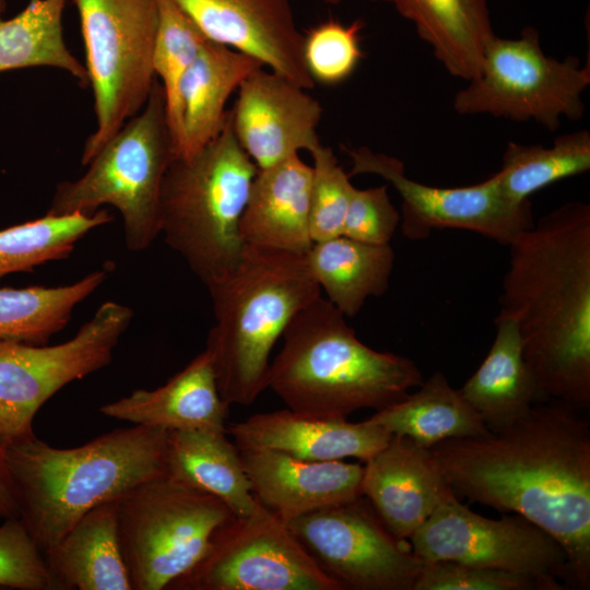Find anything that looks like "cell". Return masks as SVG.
<instances>
[{
  "label": "cell",
  "mask_w": 590,
  "mask_h": 590,
  "mask_svg": "<svg viewBox=\"0 0 590 590\" xmlns=\"http://www.w3.org/2000/svg\"><path fill=\"white\" fill-rule=\"evenodd\" d=\"M558 400L499 432L430 448L455 494L520 515L567 556L568 583L590 588V423Z\"/></svg>",
  "instance_id": "6da1fadb"
},
{
  "label": "cell",
  "mask_w": 590,
  "mask_h": 590,
  "mask_svg": "<svg viewBox=\"0 0 590 590\" xmlns=\"http://www.w3.org/2000/svg\"><path fill=\"white\" fill-rule=\"evenodd\" d=\"M499 298L547 400L590 408V205L567 202L510 246Z\"/></svg>",
  "instance_id": "7a4b0ae2"
},
{
  "label": "cell",
  "mask_w": 590,
  "mask_h": 590,
  "mask_svg": "<svg viewBox=\"0 0 590 590\" xmlns=\"http://www.w3.org/2000/svg\"><path fill=\"white\" fill-rule=\"evenodd\" d=\"M166 429L117 428L74 448L33 435L4 447L19 517L45 554L92 508L166 474Z\"/></svg>",
  "instance_id": "3957f363"
},
{
  "label": "cell",
  "mask_w": 590,
  "mask_h": 590,
  "mask_svg": "<svg viewBox=\"0 0 590 590\" xmlns=\"http://www.w3.org/2000/svg\"><path fill=\"white\" fill-rule=\"evenodd\" d=\"M344 317L320 295L285 329L270 363L268 388L290 410L342 420L361 409L381 410L422 385L412 359L367 346Z\"/></svg>",
  "instance_id": "277c9868"
},
{
  "label": "cell",
  "mask_w": 590,
  "mask_h": 590,
  "mask_svg": "<svg viewBox=\"0 0 590 590\" xmlns=\"http://www.w3.org/2000/svg\"><path fill=\"white\" fill-rule=\"evenodd\" d=\"M208 290L215 322L204 351L220 394L228 405H250L268 388L275 342L321 290L306 255L246 244L235 269Z\"/></svg>",
  "instance_id": "5b68a950"
},
{
  "label": "cell",
  "mask_w": 590,
  "mask_h": 590,
  "mask_svg": "<svg viewBox=\"0 0 590 590\" xmlns=\"http://www.w3.org/2000/svg\"><path fill=\"white\" fill-rule=\"evenodd\" d=\"M257 165L227 120L216 138L191 157L175 156L161 189V234L206 285L238 264L244 213Z\"/></svg>",
  "instance_id": "8992f818"
},
{
  "label": "cell",
  "mask_w": 590,
  "mask_h": 590,
  "mask_svg": "<svg viewBox=\"0 0 590 590\" xmlns=\"http://www.w3.org/2000/svg\"><path fill=\"white\" fill-rule=\"evenodd\" d=\"M175 156L156 78L144 107L99 149L85 174L57 185L47 213L59 216L114 206L123 221L126 247L143 251L161 234V189Z\"/></svg>",
  "instance_id": "52a82bcc"
},
{
  "label": "cell",
  "mask_w": 590,
  "mask_h": 590,
  "mask_svg": "<svg viewBox=\"0 0 590 590\" xmlns=\"http://www.w3.org/2000/svg\"><path fill=\"white\" fill-rule=\"evenodd\" d=\"M118 535L132 590H166L209 551L233 515L217 497L165 474L116 498Z\"/></svg>",
  "instance_id": "ba28073f"
},
{
  "label": "cell",
  "mask_w": 590,
  "mask_h": 590,
  "mask_svg": "<svg viewBox=\"0 0 590 590\" xmlns=\"http://www.w3.org/2000/svg\"><path fill=\"white\" fill-rule=\"evenodd\" d=\"M94 96L96 128L86 139L81 163L145 105L156 75L153 67L158 0H73Z\"/></svg>",
  "instance_id": "9c48e42d"
},
{
  "label": "cell",
  "mask_w": 590,
  "mask_h": 590,
  "mask_svg": "<svg viewBox=\"0 0 590 590\" xmlns=\"http://www.w3.org/2000/svg\"><path fill=\"white\" fill-rule=\"evenodd\" d=\"M453 97L460 115L487 114L514 121H535L555 131L562 118L585 114L582 93L590 85V62L544 54L539 32L524 27L518 38L494 36L479 74Z\"/></svg>",
  "instance_id": "30bf717a"
},
{
  "label": "cell",
  "mask_w": 590,
  "mask_h": 590,
  "mask_svg": "<svg viewBox=\"0 0 590 590\" xmlns=\"http://www.w3.org/2000/svg\"><path fill=\"white\" fill-rule=\"evenodd\" d=\"M133 316L108 300L63 343L0 340V450L35 435L36 413L61 388L110 364Z\"/></svg>",
  "instance_id": "8fae6325"
},
{
  "label": "cell",
  "mask_w": 590,
  "mask_h": 590,
  "mask_svg": "<svg viewBox=\"0 0 590 590\" xmlns=\"http://www.w3.org/2000/svg\"><path fill=\"white\" fill-rule=\"evenodd\" d=\"M166 590H341L287 523L258 502L214 533L206 554Z\"/></svg>",
  "instance_id": "7c38bea8"
},
{
  "label": "cell",
  "mask_w": 590,
  "mask_h": 590,
  "mask_svg": "<svg viewBox=\"0 0 590 590\" xmlns=\"http://www.w3.org/2000/svg\"><path fill=\"white\" fill-rule=\"evenodd\" d=\"M320 570L341 590H413L423 562L394 536L365 496L287 522Z\"/></svg>",
  "instance_id": "4fadbf2b"
},
{
  "label": "cell",
  "mask_w": 590,
  "mask_h": 590,
  "mask_svg": "<svg viewBox=\"0 0 590 590\" xmlns=\"http://www.w3.org/2000/svg\"><path fill=\"white\" fill-rule=\"evenodd\" d=\"M423 562L447 560L532 576L555 590L568 583L563 546L527 518L488 519L456 495L441 503L410 539Z\"/></svg>",
  "instance_id": "5bb4252c"
},
{
  "label": "cell",
  "mask_w": 590,
  "mask_h": 590,
  "mask_svg": "<svg viewBox=\"0 0 590 590\" xmlns=\"http://www.w3.org/2000/svg\"><path fill=\"white\" fill-rule=\"evenodd\" d=\"M345 151L352 160L350 177L376 175L399 193L401 229L409 239L426 238L434 229L458 228L510 246L535 223L530 200H509L495 174L472 186L433 187L409 178L403 162L394 156L367 146Z\"/></svg>",
  "instance_id": "9a60e30c"
},
{
  "label": "cell",
  "mask_w": 590,
  "mask_h": 590,
  "mask_svg": "<svg viewBox=\"0 0 590 590\" xmlns=\"http://www.w3.org/2000/svg\"><path fill=\"white\" fill-rule=\"evenodd\" d=\"M308 90L264 67L250 73L229 109L232 130L258 169L320 144L322 107Z\"/></svg>",
  "instance_id": "2e32d148"
},
{
  "label": "cell",
  "mask_w": 590,
  "mask_h": 590,
  "mask_svg": "<svg viewBox=\"0 0 590 590\" xmlns=\"http://www.w3.org/2000/svg\"><path fill=\"white\" fill-rule=\"evenodd\" d=\"M204 36L259 60L306 90L304 34L288 0H174Z\"/></svg>",
  "instance_id": "e0dca14e"
},
{
  "label": "cell",
  "mask_w": 590,
  "mask_h": 590,
  "mask_svg": "<svg viewBox=\"0 0 590 590\" xmlns=\"http://www.w3.org/2000/svg\"><path fill=\"white\" fill-rule=\"evenodd\" d=\"M363 467L362 495L401 540H410L441 503L456 495L430 448L406 436L392 435Z\"/></svg>",
  "instance_id": "ac0fdd59"
},
{
  "label": "cell",
  "mask_w": 590,
  "mask_h": 590,
  "mask_svg": "<svg viewBox=\"0 0 590 590\" xmlns=\"http://www.w3.org/2000/svg\"><path fill=\"white\" fill-rule=\"evenodd\" d=\"M255 498L286 523L362 496L364 467L342 460L307 461L264 450H239Z\"/></svg>",
  "instance_id": "d6986e66"
},
{
  "label": "cell",
  "mask_w": 590,
  "mask_h": 590,
  "mask_svg": "<svg viewBox=\"0 0 590 590\" xmlns=\"http://www.w3.org/2000/svg\"><path fill=\"white\" fill-rule=\"evenodd\" d=\"M226 430L239 450H272L307 461L356 458L365 462L392 437L366 420L351 423L346 418H317L288 408L255 414Z\"/></svg>",
  "instance_id": "ffe728a7"
},
{
  "label": "cell",
  "mask_w": 590,
  "mask_h": 590,
  "mask_svg": "<svg viewBox=\"0 0 590 590\" xmlns=\"http://www.w3.org/2000/svg\"><path fill=\"white\" fill-rule=\"evenodd\" d=\"M229 406L221 397L209 354H198L165 385L137 389L99 412L110 418L166 430H226Z\"/></svg>",
  "instance_id": "44dd1931"
},
{
  "label": "cell",
  "mask_w": 590,
  "mask_h": 590,
  "mask_svg": "<svg viewBox=\"0 0 590 590\" xmlns=\"http://www.w3.org/2000/svg\"><path fill=\"white\" fill-rule=\"evenodd\" d=\"M311 173L298 154L258 169L240 220L246 245L297 255L310 250Z\"/></svg>",
  "instance_id": "7402d4cb"
},
{
  "label": "cell",
  "mask_w": 590,
  "mask_h": 590,
  "mask_svg": "<svg viewBox=\"0 0 590 590\" xmlns=\"http://www.w3.org/2000/svg\"><path fill=\"white\" fill-rule=\"evenodd\" d=\"M494 342L476 371L459 389L489 432H499L547 399L522 351L518 324L498 314Z\"/></svg>",
  "instance_id": "603a6c76"
},
{
  "label": "cell",
  "mask_w": 590,
  "mask_h": 590,
  "mask_svg": "<svg viewBox=\"0 0 590 590\" xmlns=\"http://www.w3.org/2000/svg\"><path fill=\"white\" fill-rule=\"evenodd\" d=\"M44 555L55 590H132L116 499L88 510Z\"/></svg>",
  "instance_id": "cb8c5ba5"
},
{
  "label": "cell",
  "mask_w": 590,
  "mask_h": 590,
  "mask_svg": "<svg viewBox=\"0 0 590 590\" xmlns=\"http://www.w3.org/2000/svg\"><path fill=\"white\" fill-rule=\"evenodd\" d=\"M263 64L238 50L208 40L186 72L179 90L181 141L178 157H191L224 128L229 96Z\"/></svg>",
  "instance_id": "d4e9b609"
},
{
  "label": "cell",
  "mask_w": 590,
  "mask_h": 590,
  "mask_svg": "<svg viewBox=\"0 0 590 590\" xmlns=\"http://www.w3.org/2000/svg\"><path fill=\"white\" fill-rule=\"evenodd\" d=\"M411 21L435 58L456 78L474 79L495 36L487 0H381Z\"/></svg>",
  "instance_id": "484cf974"
},
{
  "label": "cell",
  "mask_w": 590,
  "mask_h": 590,
  "mask_svg": "<svg viewBox=\"0 0 590 590\" xmlns=\"http://www.w3.org/2000/svg\"><path fill=\"white\" fill-rule=\"evenodd\" d=\"M166 474L221 499L236 517L251 514L255 498L240 451L226 430H168Z\"/></svg>",
  "instance_id": "4316f807"
},
{
  "label": "cell",
  "mask_w": 590,
  "mask_h": 590,
  "mask_svg": "<svg viewBox=\"0 0 590 590\" xmlns=\"http://www.w3.org/2000/svg\"><path fill=\"white\" fill-rule=\"evenodd\" d=\"M366 421L426 448L448 439L479 437L489 432L459 389H453L439 371L423 381L417 391L376 411Z\"/></svg>",
  "instance_id": "83f0119b"
},
{
  "label": "cell",
  "mask_w": 590,
  "mask_h": 590,
  "mask_svg": "<svg viewBox=\"0 0 590 590\" xmlns=\"http://www.w3.org/2000/svg\"><path fill=\"white\" fill-rule=\"evenodd\" d=\"M306 260L328 300L345 317H353L367 298L387 291L394 251L390 244L371 245L340 235L314 243Z\"/></svg>",
  "instance_id": "f1b7e54d"
},
{
  "label": "cell",
  "mask_w": 590,
  "mask_h": 590,
  "mask_svg": "<svg viewBox=\"0 0 590 590\" xmlns=\"http://www.w3.org/2000/svg\"><path fill=\"white\" fill-rule=\"evenodd\" d=\"M67 0H28L16 15L5 19L0 0V72L52 67L69 72L82 86L88 84L83 66L66 45L62 15Z\"/></svg>",
  "instance_id": "f546056e"
},
{
  "label": "cell",
  "mask_w": 590,
  "mask_h": 590,
  "mask_svg": "<svg viewBox=\"0 0 590 590\" xmlns=\"http://www.w3.org/2000/svg\"><path fill=\"white\" fill-rule=\"evenodd\" d=\"M107 272L102 268L61 286L0 288V340L47 344L69 323L75 306L103 284Z\"/></svg>",
  "instance_id": "4dcf8cb0"
},
{
  "label": "cell",
  "mask_w": 590,
  "mask_h": 590,
  "mask_svg": "<svg viewBox=\"0 0 590 590\" xmlns=\"http://www.w3.org/2000/svg\"><path fill=\"white\" fill-rule=\"evenodd\" d=\"M590 169V133H564L551 148L508 142L495 173L502 192L514 202L529 200L538 190Z\"/></svg>",
  "instance_id": "1f68e13d"
},
{
  "label": "cell",
  "mask_w": 590,
  "mask_h": 590,
  "mask_svg": "<svg viewBox=\"0 0 590 590\" xmlns=\"http://www.w3.org/2000/svg\"><path fill=\"white\" fill-rule=\"evenodd\" d=\"M113 221L105 209L91 213L51 215L0 231V279L36 266L67 259L91 231Z\"/></svg>",
  "instance_id": "d6a6232c"
},
{
  "label": "cell",
  "mask_w": 590,
  "mask_h": 590,
  "mask_svg": "<svg viewBox=\"0 0 590 590\" xmlns=\"http://www.w3.org/2000/svg\"><path fill=\"white\" fill-rule=\"evenodd\" d=\"M158 12L153 67L164 92L167 123L177 156L181 141L180 84L209 39L174 0H158Z\"/></svg>",
  "instance_id": "836d02e7"
},
{
  "label": "cell",
  "mask_w": 590,
  "mask_h": 590,
  "mask_svg": "<svg viewBox=\"0 0 590 590\" xmlns=\"http://www.w3.org/2000/svg\"><path fill=\"white\" fill-rule=\"evenodd\" d=\"M363 27L361 20L344 25L328 19L304 34L303 60L314 83L337 85L354 73L364 58L359 36Z\"/></svg>",
  "instance_id": "e575fe53"
},
{
  "label": "cell",
  "mask_w": 590,
  "mask_h": 590,
  "mask_svg": "<svg viewBox=\"0 0 590 590\" xmlns=\"http://www.w3.org/2000/svg\"><path fill=\"white\" fill-rule=\"evenodd\" d=\"M309 153L312 157L309 226L316 243L342 235L354 186L332 149L320 143Z\"/></svg>",
  "instance_id": "d590c367"
},
{
  "label": "cell",
  "mask_w": 590,
  "mask_h": 590,
  "mask_svg": "<svg viewBox=\"0 0 590 590\" xmlns=\"http://www.w3.org/2000/svg\"><path fill=\"white\" fill-rule=\"evenodd\" d=\"M0 587L55 590L45 555L20 518L0 526Z\"/></svg>",
  "instance_id": "8d00e7d4"
},
{
  "label": "cell",
  "mask_w": 590,
  "mask_h": 590,
  "mask_svg": "<svg viewBox=\"0 0 590 590\" xmlns=\"http://www.w3.org/2000/svg\"><path fill=\"white\" fill-rule=\"evenodd\" d=\"M413 590H555V588L528 575L436 560L423 563Z\"/></svg>",
  "instance_id": "74e56055"
},
{
  "label": "cell",
  "mask_w": 590,
  "mask_h": 590,
  "mask_svg": "<svg viewBox=\"0 0 590 590\" xmlns=\"http://www.w3.org/2000/svg\"><path fill=\"white\" fill-rule=\"evenodd\" d=\"M399 224L400 212L392 204L386 185L366 189L354 187L343 236L371 245H388Z\"/></svg>",
  "instance_id": "f35d334b"
},
{
  "label": "cell",
  "mask_w": 590,
  "mask_h": 590,
  "mask_svg": "<svg viewBox=\"0 0 590 590\" xmlns=\"http://www.w3.org/2000/svg\"><path fill=\"white\" fill-rule=\"evenodd\" d=\"M20 518L12 484L0 450V519Z\"/></svg>",
  "instance_id": "ab89813d"
},
{
  "label": "cell",
  "mask_w": 590,
  "mask_h": 590,
  "mask_svg": "<svg viewBox=\"0 0 590 590\" xmlns=\"http://www.w3.org/2000/svg\"><path fill=\"white\" fill-rule=\"evenodd\" d=\"M322 1L328 3V4L335 5V4L341 3L343 0H322Z\"/></svg>",
  "instance_id": "60d3db41"
}]
</instances>
